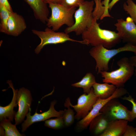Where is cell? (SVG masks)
I'll return each instance as SVG.
<instances>
[{
	"mask_svg": "<svg viewBox=\"0 0 136 136\" xmlns=\"http://www.w3.org/2000/svg\"><path fill=\"white\" fill-rule=\"evenodd\" d=\"M128 121L123 119L110 121L106 130L100 136H123L128 125Z\"/></svg>",
	"mask_w": 136,
	"mask_h": 136,
	"instance_id": "e0dca14e",
	"label": "cell"
},
{
	"mask_svg": "<svg viewBox=\"0 0 136 136\" xmlns=\"http://www.w3.org/2000/svg\"><path fill=\"white\" fill-rule=\"evenodd\" d=\"M124 51L131 52L136 55V46L130 43H126L118 48L110 49L100 45L92 48L89 53L95 60V69L98 74L101 71H108L109 63L111 59L119 53Z\"/></svg>",
	"mask_w": 136,
	"mask_h": 136,
	"instance_id": "7a4b0ae2",
	"label": "cell"
},
{
	"mask_svg": "<svg viewBox=\"0 0 136 136\" xmlns=\"http://www.w3.org/2000/svg\"><path fill=\"white\" fill-rule=\"evenodd\" d=\"M105 104V102L103 99H98L88 114L77 123L76 126V129L80 131L87 128L91 121L101 113L100 111Z\"/></svg>",
	"mask_w": 136,
	"mask_h": 136,
	"instance_id": "5bb4252c",
	"label": "cell"
},
{
	"mask_svg": "<svg viewBox=\"0 0 136 136\" xmlns=\"http://www.w3.org/2000/svg\"><path fill=\"white\" fill-rule=\"evenodd\" d=\"M32 9L35 18L43 24L48 19L49 11L47 4L43 0H24Z\"/></svg>",
	"mask_w": 136,
	"mask_h": 136,
	"instance_id": "4fadbf2b",
	"label": "cell"
},
{
	"mask_svg": "<svg viewBox=\"0 0 136 136\" xmlns=\"http://www.w3.org/2000/svg\"><path fill=\"white\" fill-rule=\"evenodd\" d=\"M7 82L9 84V87L12 89L13 95L12 101L9 105L5 107L0 106V120L7 119L11 122H13L16 112L14 110V108L15 107H17L18 105L17 94L18 89L14 88L11 81L8 80Z\"/></svg>",
	"mask_w": 136,
	"mask_h": 136,
	"instance_id": "9a60e30c",
	"label": "cell"
},
{
	"mask_svg": "<svg viewBox=\"0 0 136 136\" xmlns=\"http://www.w3.org/2000/svg\"><path fill=\"white\" fill-rule=\"evenodd\" d=\"M122 99L129 101L132 105V109L130 111V118L132 121L136 118V102L131 95H129L127 97L124 96L122 98Z\"/></svg>",
	"mask_w": 136,
	"mask_h": 136,
	"instance_id": "484cf974",
	"label": "cell"
},
{
	"mask_svg": "<svg viewBox=\"0 0 136 136\" xmlns=\"http://www.w3.org/2000/svg\"><path fill=\"white\" fill-rule=\"evenodd\" d=\"M117 98L112 99L109 101L101 109L100 112L105 115L111 121L123 119L132 121L130 118V111Z\"/></svg>",
	"mask_w": 136,
	"mask_h": 136,
	"instance_id": "52a82bcc",
	"label": "cell"
},
{
	"mask_svg": "<svg viewBox=\"0 0 136 136\" xmlns=\"http://www.w3.org/2000/svg\"><path fill=\"white\" fill-rule=\"evenodd\" d=\"M48 4L51 13L46 23L47 27H51L55 31L64 25L68 27L73 25L75 23L73 16L76 8H67L60 4L49 3Z\"/></svg>",
	"mask_w": 136,
	"mask_h": 136,
	"instance_id": "5b68a950",
	"label": "cell"
},
{
	"mask_svg": "<svg viewBox=\"0 0 136 136\" xmlns=\"http://www.w3.org/2000/svg\"><path fill=\"white\" fill-rule=\"evenodd\" d=\"M119 67L111 72L103 71L100 74L103 81L113 84L117 87H123L125 84L134 74V67L131 64L129 58L124 57L117 62Z\"/></svg>",
	"mask_w": 136,
	"mask_h": 136,
	"instance_id": "3957f363",
	"label": "cell"
},
{
	"mask_svg": "<svg viewBox=\"0 0 136 136\" xmlns=\"http://www.w3.org/2000/svg\"><path fill=\"white\" fill-rule=\"evenodd\" d=\"M110 0H104L101 1L102 4L106 7H107L109 3Z\"/></svg>",
	"mask_w": 136,
	"mask_h": 136,
	"instance_id": "1f68e13d",
	"label": "cell"
},
{
	"mask_svg": "<svg viewBox=\"0 0 136 136\" xmlns=\"http://www.w3.org/2000/svg\"><path fill=\"white\" fill-rule=\"evenodd\" d=\"M11 121L7 119L0 121V125L4 129L5 136H23L25 135L21 133L17 129L15 124H12Z\"/></svg>",
	"mask_w": 136,
	"mask_h": 136,
	"instance_id": "ffe728a7",
	"label": "cell"
},
{
	"mask_svg": "<svg viewBox=\"0 0 136 136\" xmlns=\"http://www.w3.org/2000/svg\"><path fill=\"white\" fill-rule=\"evenodd\" d=\"M46 3H52L60 4L62 0H43Z\"/></svg>",
	"mask_w": 136,
	"mask_h": 136,
	"instance_id": "4dcf8cb0",
	"label": "cell"
},
{
	"mask_svg": "<svg viewBox=\"0 0 136 136\" xmlns=\"http://www.w3.org/2000/svg\"><path fill=\"white\" fill-rule=\"evenodd\" d=\"M95 76L91 73H87L80 81L72 84L73 86L82 88L84 93L88 94L93 85L96 83Z\"/></svg>",
	"mask_w": 136,
	"mask_h": 136,
	"instance_id": "d6986e66",
	"label": "cell"
},
{
	"mask_svg": "<svg viewBox=\"0 0 136 136\" xmlns=\"http://www.w3.org/2000/svg\"><path fill=\"white\" fill-rule=\"evenodd\" d=\"M120 0H112L109 3L107 7L108 10H111L114 5Z\"/></svg>",
	"mask_w": 136,
	"mask_h": 136,
	"instance_id": "f546056e",
	"label": "cell"
},
{
	"mask_svg": "<svg viewBox=\"0 0 136 136\" xmlns=\"http://www.w3.org/2000/svg\"><path fill=\"white\" fill-rule=\"evenodd\" d=\"M70 99L68 97L66 99L64 104L65 106L67 109H64L63 110L62 117L65 127H68L72 125L75 119V113L70 107Z\"/></svg>",
	"mask_w": 136,
	"mask_h": 136,
	"instance_id": "44dd1931",
	"label": "cell"
},
{
	"mask_svg": "<svg viewBox=\"0 0 136 136\" xmlns=\"http://www.w3.org/2000/svg\"><path fill=\"white\" fill-rule=\"evenodd\" d=\"M92 88L94 93L98 98L105 99L110 97L115 91L117 87L115 85L104 83L96 82Z\"/></svg>",
	"mask_w": 136,
	"mask_h": 136,
	"instance_id": "ac0fdd59",
	"label": "cell"
},
{
	"mask_svg": "<svg viewBox=\"0 0 136 136\" xmlns=\"http://www.w3.org/2000/svg\"><path fill=\"white\" fill-rule=\"evenodd\" d=\"M56 103L57 101L55 100L52 101L49 109L41 114L38 113L36 111L33 115H31L30 109L26 116V120L21 124L22 132H24L30 125L35 122L45 121L52 117H62L63 110L58 111L54 108V106Z\"/></svg>",
	"mask_w": 136,
	"mask_h": 136,
	"instance_id": "8fae6325",
	"label": "cell"
},
{
	"mask_svg": "<svg viewBox=\"0 0 136 136\" xmlns=\"http://www.w3.org/2000/svg\"><path fill=\"white\" fill-rule=\"evenodd\" d=\"M32 99L30 91L27 89L22 87L18 90L17 101L18 110L16 113L14 118L15 124L16 125L24 121L25 117L31 109Z\"/></svg>",
	"mask_w": 136,
	"mask_h": 136,
	"instance_id": "ba28073f",
	"label": "cell"
},
{
	"mask_svg": "<svg viewBox=\"0 0 136 136\" xmlns=\"http://www.w3.org/2000/svg\"><path fill=\"white\" fill-rule=\"evenodd\" d=\"M0 128V136H5V132L4 128L1 126Z\"/></svg>",
	"mask_w": 136,
	"mask_h": 136,
	"instance_id": "d6a6232c",
	"label": "cell"
},
{
	"mask_svg": "<svg viewBox=\"0 0 136 136\" xmlns=\"http://www.w3.org/2000/svg\"><path fill=\"white\" fill-rule=\"evenodd\" d=\"M0 4L4 6L10 11H13L11 7L8 0H0Z\"/></svg>",
	"mask_w": 136,
	"mask_h": 136,
	"instance_id": "83f0119b",
	"label": "cell"
},
{
	"mask_svg": "<svg viewBox=\"0 0 136 136\" xmlns=\"http://www.w3.org/2000/svg\"><path fill=\"white\" fill-rule=\"evenodd\" d=\"M98 99L92 87L88 94L84 93L79 97L77 105H73L70 102V106L74 109L76 113L75 119L79 120L84 118L91 110Z\"/></svg>",
	"mask_w": 136,
	"mask_h": 136,
	"instance_id": "30bf717a",
	"label": "cell"
},
{
	"mask_svg": "<svg viewBox=\"0 0 136 136\" xmlns=\"http://www.w3.org/2000/svg\"><path fill=\"white\" fill-rule=\"evenodd\" d=\"M31 31L41 40L40 43L35 50L37 54H38L43 48L47 45L62 43L68 41L78 42L83 44V40H74L71 38L68 34L65 32H56L48 27L46 28L44 31L32 29Z\"/></svg>",
	"mask_w": 136,
	"mask_h": 136,
	"instance_id": "8992f818",
	"label": "cell"
},
{
	"mask_svg": "<svg viewBox=\"0 0 136 136\" xmlns=\"http://www.w3.org/2000/svg\"><path fill=\"white\" fill-rule=\"evenodd\" d=\"M114 25L123 43L136 46V25L130 17L118 19Z\"/></svg>",
	"mask_w": 136,
	"mask_h": 136,
	"instance_id": "9c48e42d",
	"label": "cell"
},
{
	"mask_svg": "<svg viewBox=\"0 0 136 136\" xmlns=\"http://www.w3.org/2000/svg\"><path fill=\"white\" fill-rule=\"evenodd\" d=\"M85 0H62L60 4L67 8H76Z\"/></svg>",
	"mask_w": 136,
	"mask_h": 136,
	"instance_id": "d4e9b609",
	"label": "cell"
},
{
	"mask_svg": "<svg viewBox=\"0 0 136 136\" xmlns=\"http://www.w3.org/2000/svg\"><path fill=\"white\" fill-rule=\"evenodd\" d=\"M123 136H136V127L128 125Z\"/></svg>",
	"mask_w": 136,
	"mask_h": 136,
	"instance_id": "4316f807",
	"label": "cell"
},
{
	"mask_svg": "<svg viewBox=\"0 0 136 136\" xmlns=\"http://www.w3.org/2000/svg\"><path fill=\"white\" fill-rule=\"evenodd\" d=\"M11 12L4 6L0 4V32L6 34L7 22Z\"/></svg>",
	"mask_w": 136,
	"mask_h": 136,
	"instance_id": "7402d4cb",
	"label": "cell"
},
{
	"mask_svg": "<svg viewBox=\"0 0 136 136\" xmlns=\"http://www.w3.org/2000/svg\"><path fill=\"white\" fill-rule=\"evenodd\" d=\"M94 2L93 0L85 1L80 4L74 14L75 23L67 27L64 32L68 34L74 32L77 36L81 35L91 25L93 19L92 13Z\"/></svg>",
	"mask_w": 136,
	"mask_h": 136,
	"instance_id": "277c9868",
	"label": "cell"
},
{
	"mask_svg": "<svg viewBox=\"0 0 136 136\" xmlns=\"http://www.w3.org/2000/svg\"><path fill=\"white\" fill-rule=\"evenodd\" d=\"M129 59L131 64L134 67V75L136 76V55L130 56Z\"/></svg>",
	"mask_w": 136,
	"mask_h": 136,
	"instance_id": "f1b7e54d",
	"label": "cell"
},
{
	"mask_svg": "<svg viewBox=\"0 0 136 136\" xmlns=\"http://www.w3.org/2000/svg\"><path fill=\"white\" fill-rule=\"evenodd\" d=\"M110 121L101 113L90 122L89 125L90 132L94 135L100 136L106 130Z\"/></svg>",
	"mask_w": 136,
	"mask_h": 136,
	"instance_id": "2e32d148",
	"label": "cell"
},
{
	"mask_svg": "<svg viewBox=\"0 0 136 136\" xmlns=\"http://www.w3.org/2000/svg\"><path fill=\"white\" fill-rule=\"evenodd\" d=\"M123 5L124 10L129 15L136 25V4L132 0H127Z\"/></svg>",
	"mask_w": 136,
	"mask_h": 136,
	"instance_id": "cb8c5ba5",
	"label": "cell"
},
{
	"mask_svg": "<svg viewBox=\"0 0 136 136\" xmlns=\"http://www.w3.org/2000/svg\"><path fill=\"white\" fill-rule=\"evenodd\" d=\"M97 20L96 17H93L91 25L81 34L83 44L93 47L101 45L111 49L119 44L121 41L119 34L114 31L101 28Z\"/></svg>",
	"mask_w": 136,
	"mask_h": 136,
	"instance_id": "6da1fadb",
	"label": "cell"
},
{
	"mask_svg": "<svg viewBox=\"0 0 136 136\" xmlns=\"http://www.w3.org/2000/svg\"><path fill=\"white\" fill-rule=\"evenodd\" d=\"M44 125L45 126L55 130L61 129L64 127L62 117H57L54 119H47L45 121Z\"/></svg>",
	"mask_w": 136,
	"mask_h": 136,
	"instance_id": "603a6c76",
	"label": "cell"
},
{
	"mask_svg": "<svg viewBox=\"0 0 136 136\" xmlns=\"http://www.w3.org/2000/svg\"><path fill=\"white\" fill-rule=\"evenodd\" d=\"M26 27L24 18L16 12H11L7 22L6 34L17 36L23 32Z\"/></svg>",
	"mask_w": 136,
	"mask_h": 136,
	"instance_id": "7c38bea8",
	"label": "cell"
}]
</instances>
